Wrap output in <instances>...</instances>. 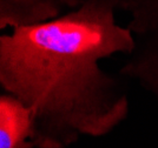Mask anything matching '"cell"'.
<instances>
[{"label": "cell", "mask_w": 158, "mask_h": 148, "mask_svg": "<svg viewBox=\"0 0 158 148\" xmlns=\"http://www.w3.org/2000/svg\"><path fill=\"white\" fill-rule=\"evenodd\" d=\"M122 0H87L48 21L0 37V84L31 113L35 148H67L111 133L129 99L102 59L130 55L136 39L116 21Z\"/></svg>", "instance_id": "6da1fadb"}, {"label": "cell", "mask_w": 158, "mask_h": 148, "mask_svg": "<svg viewBox=\"0 0 158 148\" xmlns=\"http://www.w3.org/2000/svg\"><path fill=\"white\" fill-rule=\"evenodd\" d=\"M87 0H0V30L58 18Z\"/></svg>", "instance_id": "7a4b0ae2"}, {"label": "cell", "mask_w": 158, "mask_h": 148, "mask_svg": "<svg viewBox=\"0 0 158 148\" xmlns=\"http://www.w3.org/2000/svg\"><path fill=\"white\" fill-rule=\"evenodd\" d=\"M31 113L11 94L0 97V148H35L31 141Z\"/></svg>", "instance_id": "3957f363"}]
</instances>
